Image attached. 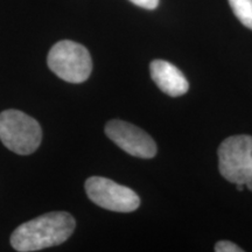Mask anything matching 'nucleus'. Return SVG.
Listing matches in <instances>:
<instances>
[{"label":"nucleus","instance_id":"1","mask_svg":"<svg viewBox=\"0 0 252 252\" xmlns=\"http://www.w3.org/2000/svg\"><path fill=\"white\" fill-rule=\"evenodd\" d=\"M75 226L76 222L69 213L52 212L19 225L11 236V244L19 252L56 247L70 237Z\"/></svg>","mask_w":252,"mask_h":252},{"label":"nucleus","instance_id":"2","mask_svg":"<svg viewBox=\"0 0 252 252\" xmlns=\"http://www.w3.org/2000/svg\"><path fill=\"white\" fill-rule=\"evenodd\" d=\"M0 140L12 152L28 156L39 149L42 130L35 119L19 110L0 113Z\"/></svg>","mask_w":252,"mask_h":252},{"label":"nucleus","instance_id":"3","mask_svg":"<svg viewBox=\"0 0 252 252\" xmlns=\"http://www.w3.org/2000/svg\"><path fill=\"white\" fill-rule=\"evenodd\" d=\"M219 168L225 180L252 191V137L231 135L219 147Z\"/></svg>","mask_w":252,"mask_h":252},{"label":"nucleus","instance_id":"4","mask_svg":"<svg viewBox=\"0 0 252 252\" xmlns=\"http://www.w3.org/2000/svg\"><path fill=\"white\" fill-rule=\"evenodd\" d=\"M47 63L56 76L69 83L86 82L93 70V60L88 49L70 40L56 42L49 50Z\"/></svg>","mask_w":252,"mask_h":252},{"label":"nucleus","instance_id":"5","mask_svg":"<svg viewBox=\"0 0 252 252\" xmlns=\"http://www.w3.org/2000/svg\"><path fill=\"white\" fill-rule=\"evenodd\" d=\"M86 191L94 204L111 212L131 213L140 206L139 196L131 188L102 176L88 179Z\"/></svg>","mask_w":252,"mask_h":252},{"label":"nucleus","instance_id":"6","mask_svg":"<svg viewBox=\"0 0 252 252\" xmlns=\"http://www.w3.org/2000/svg\"><path fill=\"white\" fill-rule=\"evenodd\" d=\"M105 133L118 147L131 156L143 159L156 157V141L149 133L133 124L113 119L105 125Z\"/></svg>","mask_w":252,"mask_h":252},{"label":"nucleus","instance_id":"7","mask_svg":"<svg viewBox=\"0 0 252 252\" xmlns=\"http://www.w3.org/2000/svg\"><path fill=\"white\" fill-rule=\"evenodd\" d=\"M151 77L160 90L171 97H179L187 93L189 83L179 68L163 60L151 62Z\"/></svg>","mask_w":252,"mask_h":252},{"label":"nucleus","instance_id":"8","mask_svg":"<svg viewBox=\"0 0 252 252\" xmlns=\"http://www.w3.org/2000/svg\"><path fill=\"white\" fill-rule=\"evenodd\" d=\"M229 4L236 18L252 30V0H229Z\"/></svg>","mask_w":252,"mask_h":252},{"label":"nucleus","instance_id":"9","mask_svg":"<svg viewBox=\"0 0 252 252\" xmlns=\"http://www.w3.org/2000/svg\"><path fill=\"white\" fill-rule=\"evenodd\" d=\"M216 252H242L241 248L235 243H231L229 241H220L215 245Z\"/></svg>","mask_w":252,"mask_h":252},{"label":"nucleus","instance_id":"10","mask_svg":"<svg viewBox=\"0 0 252 252\" xmlns=\"http://www.w3.org/2000/svg\"><path fill=\"white\" fill-rule=\"evenodd\" d=\"M130 1L145 9H156L159 5V0H130Z\"/></svg>","mask_w":252,"mask_h":252}]
</instances>
